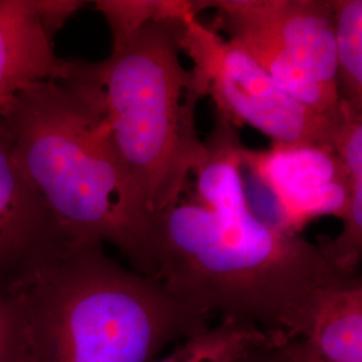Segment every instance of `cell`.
Wrapping results in <instances>:
<instances>
[{
    "mask_svg": "<svg viewBox=\"0 0 362 362\" xmlns=\"http://www.w3.org/2000/svg\"><path fill=\"white\" fill-rule=\"evenodd\" d=\"M204 144L179 202L151 219V278L278 342L303 336L325 294L350 278L337 274L317 245L252 209L233 124L216 115Z\"/></svg>",
    "mask_w": 362,
    "mask_h": 362,
    "instance_id": "6da1fadb",
    "label": "cell"
},
{
    "mask_svg": "<svg viewBox=\"0 0 362 362\" xmlns=\"http://www.w3.org/2000/svg\"><path fill=\"white\" fill-rule=\"evenodd\" d=\"M16 362H155L211 314L155 278L129 272L104 245L65 239L7 286Z\"/></svg>",
    "mask_w": 362,
    "mask_h": 362,
    "instance_id": "7a4b0ae2",
    "label": "cell"
},
{
    "mask_svg": "<svg viewBox=\"0 0 362 362\" xmlns=\"http://www.w3.org/2000/svg\"><path fill=\"white\" fill-rule=\"evenodd\" d=\"M0 133L66 238L107 242L151 276V218L78 61L65 79L35 82L3 105Z\"/></svg>",
    "mask_w": 362,
    "mask_h": 362,
    "instance_id": "3957f363",
    "label": "cell"
},
{
    "mask_svg": "<svg viewBox=\"0 0 362 362\" xmlns=\"http://www.w3.org/2000/svg\"><path fill=\"white\" fill-rule=\"evenodd\" d=\"M179 22L146 25L103 62L78 61L151 219L179 202L206 153L196 125L206 97L181 62Z\"/></svg>",
    "mask_w": 362,
    "mask_h": 362,
    "instance_id": "277c9868",
    "label": "cell"
},
{
    "mask_svg": "<svg viewBox=\"0 0 362 362\" xmlns=\"http://www.w3.org/2000/svg\"><path fill=\"white\" fill-rule=\"evenodd\" d=\"M181 54L192 62L194 79L216 115L233 127L248 125L272 144H330L342 115L321 116L281 90L260 66L214 27L189 16L179 22Z\"/></svg>",
    "mask_w": 362,
    "mask_h": 362,
    "instance_id": "5b68a950",
    "label": "cell"
},
{
    "mask_svg": "<svg viewBox=\"0 0 362 362\" xmlns=\"http://www.w3.org/2000/svg\"><path fill=\"white\" fill-rule=\"evenodd\" d=\"M242 167L267 189L276 207L275 226L300 235L313 220L345 216L350 184L332 144H272L269 149L240 148Z\"/></svg>",
    "mask_w": 362,
    "mask_h": 362,
    "instance_id": "8992f818",
    "label": "cell"
},
{
    "mask_svg": "<svg viewBox=\"0 0 362 362\" xmlns=\"http://www.w3.org/2000/svg\"><path fill=\"white\" fill-rule=\"evenodd\" d=\"M194 13L214 8L257 27L299 67L337 86L332 0H194Z\"/></svg>",
    "mask_w": 362,
    "mask_h": 362,
    "instance_id": "52a82bcc",
    "label": "cell"
},
{
    "mask_svg": "<svg viewBox=\"0 0 362 362\" xmlns=\"http://www.w3.org/2000/svg\"><path fill=\"white\" fill-rule=\"evenodd\" d=\"M64 239L0 133V284H13Z\"/></svg>",
    "mask_w": 362,
    "mask_h": 362,
    "instance_id": "ba28073f",
    "label": "cell"
},
{
    "mask_svg": "<svg viewBox=\"0 0 362 362\" xmlns=\"http://www.w3.org/2000/svg\"><path fill=\"white\" fill-rule=\"evenodd\" d=\"M73 61L59 58L34 0H0V107L27 86L65 79Z\"/></svg>",
    "mask_w": 362,
    "mask_h": 362,
    "instance_id": "9c48e42d",
    "label": "cell"
},
{
    "mask_svg": "<svg viewBox=\"0 0 362 362\" xmlns=\"http://www.w3.org/2000/svg\"><path fill=\"white\" fill-rule=\"evenodd\" d=\"M282 345L288 362H362L361 276L332 287L309 330Z\"/></svg>",
    "mask_w": 362,
    "mask_h": 362,
    "instance_id": "30bf717a",
    "label": "cell"
},
{
    "mask_svg": "<svg viewBox=\"0 0 362 362\" xmlns=\"http://www.w3.org/2000/svg\"><path fill=\"white\" fill-rule=\"evenodd\" d=\"M341 106L342 115L330 144L349 177V208L338 236H320L317 247L337 274L353 278L358 276L362 257V113L342 103Z\"/></svg>",
    "mask_w": 362,
    "mask_h": 362,
    "instance_id": "8fae6325",
    "label": "cell"
},
{
    "mask_svg": "<svg viewBox=\"0 0 362 362\" xmlns=\"http://www.w3.org/2000/svg\"><path fill=\"white\" fill-rule=\"evenodd\" d=\"M269 341L275 339L257 325L223 317L218 326L185 338L173 353L156 362H239Z\"/></svg>",
    "mask_w": 362,
    "mask_h": 362,
    "instance_id": "7c38bea8",
    "label": "cell"
},
{
    "mask_svg": "<svg viewBox=\"0 0 362 362\" xmlns=\"http://www.w3.org/2000/svg\"><path fill=\"white\" fill-rule=\"evenodd\" d=\"M332 1L339 100L362 113V1Z\"/></svg>",
    "mask_w": 362,
    "mask_h": 362,
    "instance_id": "4fadbf2b",
    "label": "cell"
},
{
    "mask_svg": "<svg viewBox=\"0 0 362 362\" xmlns=\"http://www.w3.org/2000/svg\"><path fill=\"white\" fill-rule=\"evenodd\" d=\"M94 6L110 28L112 52L121 49L152 22L197 16L194 0H97Z\"/></svg>",
    "mask_w": 362,
    "mask_h": 362,
    "instance_id": "5bb4252c",
    "label": "cell"
},
{
    "mask_svg": "<svg viewBox=\"0 0 362 362\" xmlns=\"http://www.w3.org/2000/svg\"><path fill=\"white\" fill-rule=\"evenodd\" d=\"M16 317L7 286L0 284V362L18 361Z\"/></svg>",
    "mask_w": 362,
    "mask_h": 362,
    "instance_id": "9a60e30c",
    "label": "cell"
},
{
    "mask_svg": "<svg viewBox=\"0 0 362 362\" xmlns=\"http://www.w3.org/2000/svg\"><path fill=\"white\" fill-rule=\"evenodd\" d=\"M39 21L46 34L54 40L66 22L81 10L86 1L81 0H34Z\"/></svg>",
    "mask_w": 362,
    "mask_h": 362,
    "instance_id": "2e32d148",
    "label": "cell"
},
{
    "mask_svg": "<svg viewBox=\"0 0 362 362\" xmlns=\"http://www.w3.org/2000/svg\"><path fill=\"white\" fill-rule=\"evenodd\" d=\"M239 362H288L282 342L269 341L248 351Z\"/></svg>",
    "mask_w": 362,
    "mask_h": 362,
    "instance_id": "e0dca14e",
    "label": "cell"
}]
</instances>
